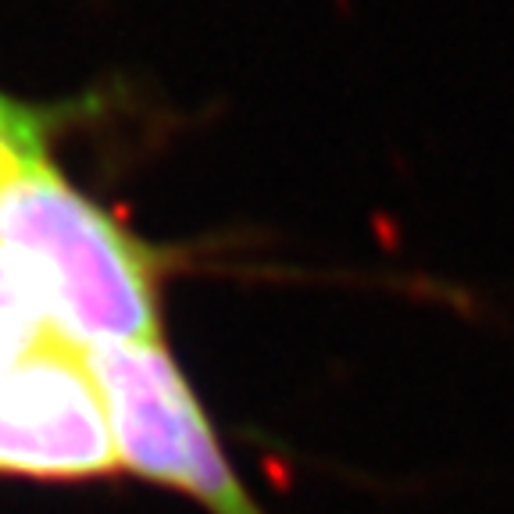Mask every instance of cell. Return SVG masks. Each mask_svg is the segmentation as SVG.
<instances>
[{"label": "cell", "mask_w": 514, "mask_h": 514, "mask_svg": "<svg viewBox=\"0 0 514 514\" xmlns=\"http://www.w3.org/2000/svg\"><path fill=\"white\" fill-rule=\"evenodd\" d=\"M0 247L33 286L50 325L79 347L165 343V257L75 190L50 161L47 140L0 158Z\"/></svg>", "instance_id": "obj_1"}, {"label": "cell", "mask_w": 514, "mask_h": 514, "mask_svg": "<svg viewBox=\"0 0 514 514\" xmlns=\"http://www.w3.org/2000/svg\"><path fill=\"white\" fill-rule=\"evenodd\" d=\"M90 354L108 397L122 468L186 493L208 514H265L165 343Z\"/></svg>", "instance_id": "obj_2"}, {"label": "cell", "mask_w": 514, "mask_h": 514, "mask_svg": "<svg viewBox=\"0 0 514 514\" xmlns=\"http://www.w3.org/2000/svg\"><path fill=\"white\" fill-rule=\"evenodd\" d=\"M122 468L93 354L47 325L0 354V475L83 482Z\"/></svg>", "instance_id": "obj_3"}, {"label": "cell", "mask_w": 514, "mask_h": 514, "mask_svg": "<svg viewBox=\"0 0 514 514\" xmlns=\"http://www.w3.org/2000/svg\"><path fill=\"white\" fill-rule=\"evenodd\" d=\"M50 325L47 311H43L40 297L33 286L25 282L18 265L8 257V250L0 247V354L29 343Z\"/></svg>", "instance_id": "obj_4"}, {"label": "cell", "mask_w": 514, "mask_h": 514, "mask_svg": "<svg viewBox=\"0 0 514 514\" xmlns=\"http://www.w3.org/2000/svg\"><path fill=\"white\" fill-rule=\"evenodd\" d=\"M43 125H47L43 115H36L33 108H25L18 100H11L8 93H0V158H4L8 150L22 147V143L47 140Z\"/></svg>", "instance_id": "obj_5"}]
</instances>
